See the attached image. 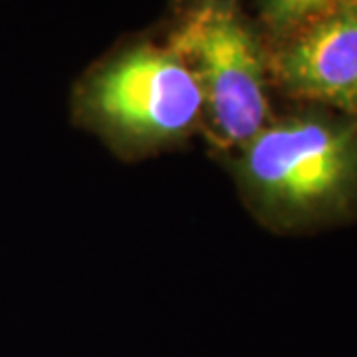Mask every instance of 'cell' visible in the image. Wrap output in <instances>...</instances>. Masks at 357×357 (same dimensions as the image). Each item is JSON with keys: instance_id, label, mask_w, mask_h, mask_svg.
Instances as JSON below:
<instances>
[{"instance_id": "6da1fadb", "label": "cell", "mask_w": 357, "mask_h": 357, "mask_svg": "<svg viewBox=\"0 0 357 357\" xmlns=\"http://www.w3.org/2000/svg\"><path fill=\"white\" fill-rule=\"evenodd\" d=\"M241 197L264 227L318 229L357 215V117L304 109L272 117L227 157Z\"/></svg>"}, {"instance_id": "7a4b0ae2", "label": "cell", "mask_w": 357, "mask_h": 357, "mask_svg": "<svg viewBox=\"0 0 357 357\" xmlns=\"http://www.w3.org/2000/svg\"><path fill=\"white\" fill-rule=\"evenodd\" d=\"M72 109L82 128L126 161L173 149L203 128V98L189 66L149 42L96 66L77 84Z\"/></svg>"}, {"instance_id": "3957f363", "label": "cell", "mask_w": 357, "mask_h": 357, "mask_svg": "<svg viewBox=\"0 0 357 357\" xmlns=\"http://www.w3.org/2000/svg\"><path fill=\"white\" fill-rule=\"evenodd\" d=\"M167 48L189 66L203 98L206 141L229 157L272 119L268 50L229 0L185 8Z\"/></svg>"}, {"instance_id": "277c9868", "label": "cell", "mask_w": 357, "mask_h": 357, "mask_svg": "<svg viewBox=\"0 0 357 357\" xmlns=\"http://www.w3.org/2000/svg\"><path fill=\"white\" fill-rule=\"evenodd\" d=\"M268 74L292 98L357 117V0L272 44Z\"/></svg>"}, {"instance_id": "5b68a950", "label": "cell", "mask_w": 357, "mask_h": 357, "mask_svg": "<svg viewBox=\"0 0 357 357\" xmlns=\"http://www.w3.org/2000/svg\"><path fill=\"white\" fill-rule=\"evenodd\" d=\"M344 2L347 0H256V8L266 34L276 44Z\"/></svg>"}, {"instance_id": "8992f818", "label": "cell", "mask_w": 357, "mask_h": 357, "mask_svg": "<svg viewBox=\"0 0 357 357\" xmlns=\"http://www.w3.org/2000/svg\"><path fill=\"white\" fill-rule=\"evenodd\" d=\"M178 6H191V4H197V2H206V0H175ZM229 2H234V0H229Z\"/></svg>"}]
</instances>
